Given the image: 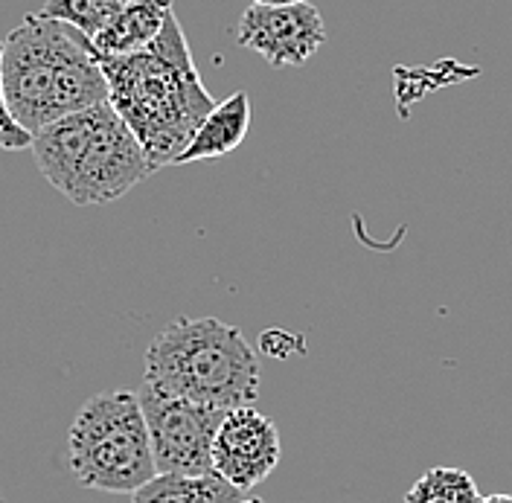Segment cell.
<instances>
[{
	"label": "cell",
	"mask_w": 512,
	"mask_h": 503,
	"mask_svg": "<svg viewBox=\"0 0 512 503\" xmlns=\"http://www.w3.org/2000/svg\"><path fill=\"white\" fill-rule=\"evenodd\" d=\"M0 503H3V498H0Z\"/></svg>",
	"instance_id": "d6986e66"
},
{
	"label": "cell",
	"mask_w": 512,
	"mask_h": 503,
	"mask_svg": "<svg viewBox=\"0 0 512 503\" xmlns=\"http://www.w3.org/2000/svg\"><path fill=\"white\" fill-rule=\"evenodd\" d=\"M30 152L44 181L76 207L114 204L155 172L108 102L35 131Z\"/></svg>",
	"instance_id": "3957f363"
},
{
	"label": "cell",
	"mask_w": 512,
	"mask_h": 503,
	"mask_svg": "<svg viewBox=\"0 0 512 503\" xmlns=\"http://www.w3.org/2000/svg\"><path fill=\"white\" fill-rule=\"evenodd\" d=\"M283 445L274 419L251 405L224 413L213 440V472L239 492H251L280 466Z\"/></svg>",
	"instance_id": "ba28073f"
},
{
	"label": "cell",
	"mask_w": 512,
	"mask_h": 503,
	"mask_svg": "<svg viewBox=\"0 0 512 503\" xmlns=\"http://www.w3.org/2000/svg\"><path fill=\"white\" fill-rule=\"evenodd\" d=\"M475 477L454 466H434L408 489L405 503H478Z\"/></svg>",
	"instance_id": "7c38bea8"
},
{
	"label": "cell",
	"mask_w": 512,
	"mask_h": 503,
	"mask_svg": "<svg viewBox=\"0 0 512 503\" xmlns=\"http://www.w3.org/2000/svg\"><path fill=\"white\" fill-rule=\"evenodd\" d=\"M254 3H262V6H291V3H300V0H254Z\"/></svg>",
	"instance_id": "e0dca14e"
},
{
	"label": "cell",
	"mask_w": 512,
	"mask_h": 503,
	"mask_svg": "<svg viewBox=\"0 0 512 503\" xmlns=\"http://www.w3.org/2000/svg\"><path fill=\"white\" fill-rule=\"evenodd\" d=\"M99 64L108 82V105L131 128L152 169L172 166L201 120L216 108L192 62L175 9L146 50L99 59Z\"/></svg>",
	"instance_id": "6da1fadb"
},
{
	"label": "cell",
	"mask_w": 512,
	"mask_h": 503,
	"mask_svg": "<svg viewBox=\"0 0 512 503\" xmlns=\"http://www.w3.org/2000/svg\"><path fill=\"white\" fill-rule=\"evenodd\" d=\"M248 498L236 486H230L216 472L210 474H155L146 486H140L131 503H236Z\"/></svg>",
	"instance_id": "8fae6325"
},
{
	"label": "cell",
	"mask_w": 512,
	"mask_h": 503,
	"mask_svg": "<svg viewBox=\"0 0 512 503\" xmlns=\"http://www.w3.org/2000/svg\"><path fill=\"white\" fill-rule=\"evenodd\" d=\"M0 53H3V41H0ZM32 134L24 131L12 120L9 108H6V99H3V85H0V149L6 152H21V149H30Z\"/></svg>",
	"instance_id": "5bb4252c"
},
{
	"label": "cell",
	"mask_w": 512,
	"mask_h": 503,
	"mask_svg": "<svg viewBox=\"0 0 512 503\" xmlns=\"http://www.w3.org/2000/svg\"><path fill=\"white\" fill-rule=\"evenodd\" d=\"M288 344H300V341H297V338H291V335H286V332H280V329L265 332V335H262V341H259L262 352H265V355H271V358H286L288 352H294V349H288Z\"/></svg>",
	"instance_id": "9a60e30c"
},
{
	"label": "cell",
	"mask_w": 512,
	"mask_h": 503,
	"mask_svg": "<svg viewBox=\"0 0 512 503\" xmlns=\"http://www.w3.org/2000/svg\"><path fill=\"white\" fill-rule=\"evenodd\" d=\"M0 85L12 120L30 134L108 102L94 41L73 24L41 12H30L3 38Z\"/></svg>",
	"instance_id": "7a4b0ae2"
},
{
	"label": "cell",
	"mask_w": 512,
	"mask_h": 503,
	"mask_svg": "<svg viewBox=\"0 0 512 503\" xmlns=\"http://www.w3.org/2000/svg\"><path fill=\"white\" fill-rule=\"evenodd\" d=\"M478 503H512V495H489V498H480Z\"/></svg>",
	"instance_id": "2e32d148"
},
{
	"label": "cell",
	"mask_w": 512,
	"mask_h": 503,
	"mask_svg": "<svg viewBox=\"0 0 512 503\" xmlns=\"http://www.w3.org/2000/svg\"><path fill=\"white\" fill-rule=\"evenodd\" d=\"M236 41L277 70L300 67L326 44V24L309 0L291 6L251 3L239 18Z\"/></svg>",
	"instance_id": "52a82bcc"
},
{
	"label": "cell",
	"mask_w": 512,
	"mask_h": 503,
	"mask_svg": "<svg viewBox=\"0 0 512 503\" xmlns=\"http://www.w3.org/2000/svg\"><path fill=\"white\" fill-rule=\"evenodd\" d=\"M248 128H251V96L245 91H236L201 120L187 149L175 158L172 166L224 158L242 146V140L248 137Z\"/></svg>",
	"instance_id": "9c48e42d"
},
{
	"label": "cell",
	"mask_w": 512,
	"mask_h": 503,
	"mask_svg": "<svg viewBox=\"0 0 512 503\" xmlns=\"http://www.w3.org/2000/svg\"><path fill=\"white\" fill-rule=\"evenodd\" d=\"M236 503H262L259 498H242V501H236Z\"/></svg>",
	"instance_id": "ac0fdd59"
},
{
	"label": "cell",
	"mask_w": 512,
	"mask_h": 503,
	"mask_svg": "<svg viewBox=\"0 0 512 503\" xmlns=\"http://www.w3.org/2000/svg\"><path fill=\"white\" fill-rule=\"evenodd\" d=\"M172 12V0H134L123 12H117L102 30L96 32L94 50L99 59L131 56L146 50L163 30L166 15Z\"/></svg>",
	"instance_id": "30bf717a"
},
{
	"label": "cell",
	"mask_w": 512,
	"mask_h": 503,
	"mask_svg": "<svg viewBox=\"0 0 512 503\" xmlns=\"http://www.w3.org/2000/svg\"><path fill=\"white\" fill-rule=\"evenodd\" d=\"M143 381L160 393L219 410L254 405L259 358L245 335L219 317H175L146 349Z\"/></svg>",
	"instance_id": "277c9868"
},
{
	"label": "cell",
	"mask_w": 512,
	"mask_h": 503,
	"mask_svg": "<svg viewBox=\"0 0 512 503\" xmlns=\"http://www.w3.org/2000/svg\"><path fill=\"white\" fill-rule=\"evenodd\" d=\"M67 466L82 486L108 495H134L158 474L137 390L94 393L76 410Z\"/></svg>",
	"instance_id": "5b68a950"
},
{
	"label": "cell",
	"mask_w": 512,
	"mask_h": 503,
	"mask_svg": "<svg viewBox=\"0 0 512 503\" xmlns=\"http://www.w3.org/2000/svg\"><path fill=\"white\" fill-rule=\"evenodd\" d=\"M128 3L134 0H44V6L38 9L47 18H59L73 24L76 30H82L88 38H94L117 12H123Z\"/></svg>",
	"instance_id": "4fadbf2b"
},
{
	"label": "cell",
	"mask_w": 512,
	"mask_h": 503,
	"mask_svg": "<svg viewBox=\"0 0 512 503\" xmlns=\"http://www.w3.org/2000/svg\"><path fill=\"white\" fill-rule=\"evenodd\" d=\"M137 399L146 416L158 474L198 477L213 472V440L227 410L160 393L146 381L137 387Z\"/></svg>",
	"instance_id": "8992f818"
}]
</instances>
